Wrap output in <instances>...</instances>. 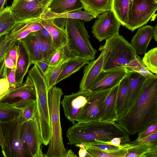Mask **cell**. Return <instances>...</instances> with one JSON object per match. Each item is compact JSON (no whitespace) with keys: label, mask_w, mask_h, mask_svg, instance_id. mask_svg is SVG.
<instances>
[{"label":"cell","mask_w":157,"mask_h":157,"mask_svg":"<svg viewBox=\"0 0 157 157\" xmlns=\"http://www.w3.org/2000/svg\"><path fill=\"white\" fill-rule=\"evenodd\" d=\"M40 22L48 32L53 44L57 49L67 45V36L65 29L56 25L53 18L40 19Z\"/></svg>","instance_id":"cell-20"},{"label":"cell","mask_w":157,"mask_h":157,"mask_svg":"<svg viewBox=\"0 0 157 157\" xmlns=\"http://www.w3.org/2000/svg\"><path fill=\"white\" fill-rule=\"evenodd\" d=\"M128 72L119 84L116 107L118 114L123 106L126 97L129 81Z\"/></svg>","instance_id":"cell-36"},{"label":"cell","mask_w":157,"mask_h":157,"mask_svg":"<svg viewBox=\"0 0 157 157\" xmlns=\"http://www.w3.org/2000/svg\"><path fill=\"white\" fill-rule=\"evenodd\" d=\"M4 59L6 67L10 69L16 67L13 61L6 53L4 56Z\"/></svg>","instance_id":"cell-49"},{"label":"cell","mask_w":157,"mask_h":157,"mask_svg":"<svg viewBox=\"0 0 157 157\" xmlns=\"http://www.w3.org/2000/svg\"><path fill=\"white\" fill-rule=\"evenodd\" d=\"M125 157H157V141L130 145Z\"/></svg>","instance_id":"cell-23"},{"label":"cell","mask_w":157,"mask_h":157,"mask_svg":"<svg viewBox=\"0 0 157 157\" xmlns=\"http://www.w3.org/2000/svg\"><path fill=\"white\" fill-rule=\"evenodd\" d=\"M78 155L79 157H90L85 146L80 147L78 151Z\"/></svg>","instance_id":"cell-51"},{"label":"cell","mask_w":157,"mask_h":157,"mask_svg":"<svg viewBox=\"0 0 157 157\" xmlns=\"http://www.w3.org/2000/svg\"><path fill=\"white\" fill-rule=\"evenodd\" d=\"M24 121L21 113L12 121L1 122L3 138L2 152L4 157H29L24 149L21 136Z\"/></svg>","instance_id":"cell-7"},{"label":"cell","mask_w":157,"mask_h":157,"mask_svg":"<svg viewBox=\"0 0 157 157\" xmlns=\"http://www.w3.org/2000/svg\"><path fill=\"white\" fill-rule=\"evenodd\" d=\"M157 141V131L147 136L127 143L130 145L144 144L152 142Z\"/></svg>","instance_id":"cell-43"},{"label":"cell","mask_w":157,"mask_h":157,"mask_svg":"<svg viewBox=\"0 0 157 157\" xmlns=\"http://www.w3.org/2000/svg\"><path fill=\"white\" fill-rule=\"evenodd\" d=\"M153 27L146 25L139 29L132 37L131 44L137 54L142 55L146 52L153 38Z\"/></svg>","instance_id":"cell-18"},{"label":"cell","mask_w":157,"mask_h":157,"mask_svg":"<svg viewBox=\"0 0 157 157\" xmlns=\"http://www.w3.org/2000/svg\"><path fill=\"white\" fill-rule=\"evenodd\" d=\"M76 56H78L71 52L66 45L56 50L50 58L49 64L50 67L55 66L66 59Z\"/></svg>","instance_id":"cell-37"},{"label":"cell","mask_w":157,"mask_h":157,"mask_svg":"<svg viewBox=\"0 0 157 157\" xmlns=\"http://www.w3.org/2000/svg\"><path fill=\"white\" fill-rule=\"evenodd\" d=\"M100 51L101 53L99 57L96 60L90 61L85 66L83 76L79 84L80 90L87 91L94 84L102 71L105 52L103 50Z\"/></svg>","instance_id":"cell-16"},{"label":"cell","mask_w":157,"mask_h":157,"mask_svg":"<svg viewBox=\"0 0 157 157\" xmlns=\"http://www.w3.org/2000/svg\"><path fill=\"white\" fill-rule=\"evenodd\" d=\"M21 136L23 147L29 157H45L37 118L22 123Z\"/></svg>","instance_id":"cell-9"},{"label":"cell","mask_w":157,"mask_h":157,"mask_svg":"<svg viewBox=\"0 0 157 157\" xmlns=\"http://www.w3.org/2000/svg\"><path fill=\"white\" fill-rule=\"evenodd\" d=\"M61 18L77 19L88 22L94 18V17L91 13L82 10L72 12L57 13L45 10L40 17V19H44Z\"/></svg>","instance_id":"cell-27"},{"label":"cell","mask_w":157,"mask_h":157,"mask_svg":"<svg viewBox=\"0 0 157 157\" xmlns=\"http://www.w3.org/2000/svg\"><path fill=\"white\" fill-rule=\"evenodd\" d=\"M33 82L36 94L37 116L43 144L47 146L51 134L48 94L49 88L44 77L36 64L29 71L28 76Z\"/></svg>","instance_id":"cell-3"},{"label":"cell","mask_w":157,"mask_h":157,"mask_svg":"<svg viewBox=\"0 0 157 157\" xmlns=\"http://www.w3.org/2000/svg\"><path fill=\"white\" fill-rule=\"evenodd\" d=\"M16 67L10 69L6 67V74L8 81L11 88L17 85L15 79Z\"/></svg>","instance_id":"cell-44"},{"label":"cell","mask_w":157,"mask_h":157,"mask_svg":"<svg viewBox=\"0 0 157 157\" xmlns=\"http://www.w3.org/2000/svg\"><path fill=\"white\" fill-rule=\"evenodd\" d=\"M142 60L153 74H157V48L155 47L144 53Z\"/></svg>","instance_id":"cell-39"},{"label":"cell","mask_w":157,"mask_h":157,"mask_svg":"<svg viewBox=\"0 0 157 157\" xmlns=\"http://www.w3.org/2000/svg\"><path fill=\"white\" fill-rule=\"evenodd\" d=\"M40 19L17 23L7 34V36L11 40L14 36L23 32L26 31L30 33L40 30L44 27L40 22Z\"/></svg>","instance_id":"cell-29"},{"label":"cell","mask_w":157,"mask_h":157,"mask_svg":"<svg viewBox=\"0 0 157 157\" xmlns=\"http://www.w3.org/2000/svg\"><path fill=\"white\" fill-rule=\"evenodd\" d=\"M5 66L4 58L0 61V78L2 77Z\"/></svg>","instance_id":"cell-52"},{"label":"cell","mask_w":157,"mask_h":157,"mask_svg":"<svg viewBox=\"0 0 157 157\" xmlns=\"http://www.w3.org/2000/svg\"><path fill=\"white\" fill-rule=\"evenodd\" d=\"M4 35V36H0V44L3 37V36Z\"/></svg>","instance_id":"cell-58"},{"label":"cell","mask_w":157,"mask_h":157,"mask_svg":"<svg viewBox=\"0 0 157 157\" xmlns=\"http://www.w3.org/2000/svg\"><path fill=\"white\" fill-rule=\"evenodd\" d=\"M101 50L105 52L103 71L126 68L138 56L131 44L119 33L105 40V44L99 48Z\"/></svg>","instance_id":"cell-5"},{"label":"cell","mask_w":157,"mask_h":157,"mask_svg":"<svg viewBox=\"0 0 157 157\" xmlns=\"http://www.w3.org/2000/svg\"><path fill=\"white\" fill-rule=\"evenodd\" d=\"M6 1L7 0H0V12L4 9Z\"/></svg>","instance_id":"cell-57"},{"label":"cell","mask_w":157,"mask_h":157,"mask_svg":"<svg viewBox=\"0 0 157 157\" xmlns=\"http://www.w3.org/2000/svg\"><path fill=\"white\" fill-rule=\"evenodd\" d=\"M157 42V25L153 28V38Z\"/></svg>","instance_id":"cell-54"},{"label":"cell","mask_w":157,"mask_h":157,"mask_svg":"<svg viewBox=\"0 0 157 157\" xmlns=\"http://www.w3.org/2000/svg\"><path fill=\"white\" fill-rule=\"evenodd\" d=\"M50 0H39V1L40 3L43 6L45 10Z\"/></svg>","instance_id":"cell-53"},{"label":"cell","mask_w":157,"mask_h":157,"mask_svg":"<svg viewBox=\"0 0 157 157\" xmlns=\"http://www.w3.org/2000/svg\"><path fill=\"white\" fill-rule=\"evenodd\" d=\"M126 97L118 116L125 112L131 106L141 91L146 78L136 72L130 70Z\"/></svg>","instance_id":"cell-17"},{"label":"cell","mask_w":157,"mask_h":157,"mask_svg":"<svg viewBox=\"0 0 157 157\" xmlns=\"http://www.w3.org/2000/svg\"><path fill=\"white\" fill-rule=\"evenodd\" d=\"M17 57L15 71V79L17 85L22 83L24 77L32 64L28 53L20 40L17 42Z\"/></svg>","instance_id":"cell-19"},{"label":"cell","mask_w":157,"mask_h":157,"mask_svg":"<svg viewBox=\"0 0 157 157\" xmlns=\"http://www.w3.org/2000/svg\"><path fill=\"white\" fill-rule=\"evenodd\" d=\"M19 40L21 41L27 50L32 64L43 60L39 36L37 31L31 33Z\"/></svg>","instance_id":"cell-22"},{"label":"cell","mask_w":157,"mask_h":157,"mask_svg":"<svg viewBox=\"0 0 157 157\" xmlns=\"http://www.w3.org/2000/svg\"><path fill=\"white\" fill-rule=\"evenodd\" d=\"M39 36L43 60L49 64L50 58L57 49L55 47L52 39Z\"/></svg>","instance_id":"cell-38"},{"label":"cell","mask_w":157,"mask_h":157,"mask_svg":"<svg viewBox=\"0 0 157 157\" xmlns=\"http://www.w3.org/2000/svg\"><path fill=\"white\" fill-rule=\"evenodd\" d=\"M127 144L124 147L115 150H102L86 147L90 157H125L127 153Z\"/></svg>","instance_id":"cell-32"},{"label":"cell","mask_w":157,"mask_h":157,"mask_svg":"<svg viewBox=\"0 0 157 157\" xmlns=\"http://www.w3.org/2000/svg\"><path fill=\"white\" fill-rule=\"evenodd\" d=\"M102 141L104 143L117 147L119 148L123 147L124 146V144H121V139L118 137L114 138L111 140L107 141Z\"/></svg>","instance_id":"cell-48"},{"label":"cell","mask_w":157,"mask_h":157,"mask_svg":"<svg viewBox=\"0 0 157 157\" xmlns=\"http://www.w3.org/2000/svg\"><path fill=\"white\" fill-rule=\"evenodd\" d=\"M10 7L17 23L40 19L45 10L39 0H13Z\"/></svg>","instance_id":"cell-12"},{"label":"cell","mask_w":157,"mask_h":157,"mask_svg":"<svg viewBox=\"0 0 157 157\" xmlns=\"http://www.w3.org/2000/svg\"><path fill=\"white\" fill-rule=\"evenodd\" d=\"M10 104L22 110V115L25 121L37 118L36 100H24Z\"/></svg>","instance_id":"cell-31"},{"label":"cell","mask_w":157,"mask_h":157,"mask_svg":"<svg viewBox=\"0 0 157 157\" xmlns=\"http://www.w3.org/2000/svg\"><path fill=\"white\" fill-rule=\"evenodd\" d=\"M40 36L49 39H52L48 31L44 27L37 31Z\"/></svg>","instance_id":"cell-50"},{"label":"cell","mask_w":157,"mask_h":157,"mask_svg":"<svg viewBox=\"0 0 157 157\" xmlns=\"http://www.w3.org/2000/svg\"><path fill=\"white\" fill-rule=\"evenodd\" d=\"M83 22L79 19H66L64 28L67 36V46L69 50L76 56L93 60L97 50L90 43Z\"/></svg>","instance_id":"cell-6"},{"label":"cell","mask_w":157,"mask_h":157,"mask_svg":"<svg viewBox=\"0 0 157 157\" xmlns=\"http://www.w3.org/2000/svg\"><path fill=\"white\" fill-rule=\"evenodd\" d=\"M16 41L11 40L7 34L4 36L0 44V61Z\"/></svg>","instance_id":"cell-41"},{"label":"cell","mask_w":157,"mask_h":157,"mask_svg":"<svg viewBox=\"0 0 157 157\" xmlns=\"http://www.w3.org/2000/svg\"><path fill=\"white\" fill-rule=\"evenodd\" d=\"M36 99V94L33 82L27 76L25 81L10 88L7 93L0 98V103L13 104L24 100Z\"/></svg>","instance_id":"cell-14"},{"label":"cell","mask_w":157,"mask_h":157,"mask_svg":"<svg viewBox=\"0 0 157 157\" xmlns=\"http://www.w3.org/2000/svg\"><path fill=\"white\" fill-rule=\"evenodd\" d=\"M130 70L125 67L102 70L93 85L87 91L112 88L120 83Z\"/></svg>","instance_id":"cell-15"},{"label":"cell","mask_w":157,"mask_h":157,"mask_svg":"<svg viewBox=\"0 0 157 157\" xmlns=\"http://www.w3.org/2000/svg\"><path fill=\"white\" fill-rule=\"evenodd\" d=\"M36 64L43 76L47 72L50 67L49 64L44 61H40L36 62Z\"/></svg>","instance_id":"cell-47"},{"label":"cell","mask_w":157,"mask_h":157,"mask_svg":"<svg viewBox=\"0 0 157 157\" xmlns=\"http://www.w3.org/2000/svg\"><path fill=\"white\" fill-rule=\"evenodd\" d=\"M88 101V91L79 90L76 93L64 95L60 101L65 116L73 124L76 123L77 117Z\"/></svg>","instance_id":"cell-13"},{"label":"cell","mask_w":157,"mask_h":157,"mask_svg":"<svg viewBox=\"0 0 157 157\" xmlns=\"http://www.w3.org/2000/svg\"><path fill=\"white\" fill-rule=\"evenodd\" d=\"M90 61L89 59L78 56L70 59L65 65L58 77L56 84L69 77L72 74L80 70Z\"/></svg>","instance_id":"cell-25"},{"label":"cell","mask_w":157,"mask_h":157,"mask_svg":"<svg viewBox=\"0 0 157 157\" xmlns=\"http://www.w3.org/2000/svg\"><path fill=\"white\" fill-rule=\"evenodd\" d=\"M112 88L88 91L87 103L77 117L76 121L100 119L104 102Z\"/></svg>","instance_id":"cell-11"},{"label":"cell","mask_w":157,"mask_h":157,"mask_svg":"<svg viewBox=\"0 0 157 157\" xmlns=\"http://www.w3.org/2000/svg\"><path fill=\"white\" fill-rule=\"evenodd\" d=\"M116 122L129 136L157 123V77L146 78L138 96Z\"/></svg>","instance_id":"cell-1"},{"label":"cell","mask_w":157,"mask_h":157,"mask_svg":"<svg viewBox=\"0 0 157 157\" xmlns=\"http://www.w3.org/2000/svg\"><path fill=\"white\" fill-rule=\"evenodd\" d=\"M132 0H112L111 11L121 25L125 26L127 21Z\"/></svg>","instance_id":"cell-28"},{"label":"cell","mask_w":157,"mask_h":157,"mask_svg":"<svg viewBox=\"0 0 157 157\" xmlns=\"http://www.w3.org/2000/svg\"><path fill=\"white\" fill-rule=\"evenodd\" d=\"M156 131H157V123L149 126L144 131L138 134V138L137 139H140L147 136Z\"/></svg>","instance_id":"cell-46"},{"label":"cell","mask_w":157,"mask_h":157,"mask_svg":"<svg viewBox=\"0 0 157 157\" xmlns=\"http://www.w3.org/2000/svg\"><path fill=\"white\" fill-rule=\"evenodd\" d=\"M22 110L12 104L0 103V121L8 122L19 116Z\"/></svg>","instance_id":"cell-33"},{"label":"cell","mask_w":157,"mask_h":157,"mask_svg":"<svg viewBox=\"0 0 157 157\" xmlns=\"http://www.w3.org/2000/svg\"><path fill=\"white\" fill-rule=\"evenodd\" d=\"M119 83L112 88L106 98L102 107L101 120L116 121L118 117L116 107Z\"/></svg>","instance_id":"cell-21"},{"label":"cell","mask_w":157,"mask_h":157,"mask_svg":"<svg viewBox=\"0 0 157 157\" xmlns=\"http://www.w3.org/2000/svg\"><path fill=\"white\" fill-rule=\"evenodd\" d=\"M77 157V156L71 149H69L67 152L66 157Z\"/></svg>","instance_id":"cell-55"},{"label":"cell","mask_w":157,"mask_h":157,"mask_svg":"<svg viewBox=\"0 0 157 157\" xmlns=\"http://www.w3.org/2000/svg\"><path fill=\"white\" fill-rule=\"evenodd\" d=\"M157 9V0H132L125 27L133 31L146 24Z\"/></svg>","instance_id":"cell-8"},{"label":"cell","mask_w":157,"mask_h":157,"mask_svg":"<svg viewBox=\"0 0 157 157\" xmlns=\"http://www.w3.org/2000/svg\"><path fill=\"white\" fill-rule=\"evenodd\" d=\"M69 143L75 145L95 140L109 141L115 137L121 139V144L130 141L129 135L115 121L100 119L77 122L67 130Z\"/></svg>","instance_id":"cell-2"},{"label":"cell","mask_w":157,"mask_h":157,"mask_svg":"<svg viewBox=\"0 0 157 157\" xmlns=\"http://www.w3.org/2000/svg\"><path fill=\"white\" fill-rule=\"evenodd\" d=\"M17 41L16 40L6 53L13 61L16 67L17 57Z\"/></svg>","instance_id":"cell-45"},{"label":"cell","mask_w":157,"mask_h":157,"mask_svg":"<svg viewBox=\"0 0 157 157\" xmlns=\"http://www.w3.org/2000/svg\"><path fill=\"white\" fill-rule=\"evenodd\" d=\"M3 141V138L2 126L0 121V145L2 147Z\"/></svg>","instance_id":"cell-56"},{"label":"cell","mask_w":157,"mask_h":157,"mask_svg":"<svg viewBox=\"0 0 157 157\" xmlns=\"http://www.w3.org/2000/svg\"><path fill=\"white\" fill-rule=\"evenodd\" d=\"M71 58H68L63 60L55 66H50L47 72L43 76L49 89L55 86L56 85V80L65 63Z\"/></svg>","instance_id":"cell-35"},{"label":"cell","mask_w":157,"mask_h":157,"mask_svg":"<svg viewBox=\"0 0 157 157\" xmlns=\"http://www.w3.org/2000/svg\"><path fill=\"white\" fill-rule=\"evenodd\" d=\"M63 94L61 89L54 86L49 89L48 101L51 128V138L46 157H66L67 151L63 141L61 127L60 105Z\"/></svg>","instance_id":"cell-4"},{"label":"cell","mask_w":157,"mask_h":157,"mask_svg":"<svg viewBox=\"0 0 157 157\" xmlns=\"http://www.w3.org/2000/svg\"><path fill=\"white\" fill-rule=\"evenodd\" d=\"M17 23L10 6H7L0 12V36L8 34Z\"/></svg>","instance_id":"cell-30"},{"label":"cell","mask_w":157,"mask_h":157,"mask_svg":"<svg viewBox=\"0 0 157 157\" xmlns=\"http://www.w3.org/2000/svg\"><path fill=\"white\" fill-rule=\"evenodd\" d=\"M10 88L7 78L6 67L5 66L2 76L0 78V98L6 94Z\"/></svg>","instance_id":"cell-42"},{"label":"cell","mask_w":157,"mask_h":157,"mask_svg":"<svg viewBox=\"0 0 157 157\" xmlns=\"http://www.w3.org/2000/svg\"><path fill=\"white\" fill-rule=\"evenodd\" d=\"M126 68L130 70L137 72L146 78L157 77V74L154 75L148 69L141 57L138 55L136 59L126 66Z\"/></svg>","instance_id":"cell-34"},{"label":"cell","mask_w":157,"mask_h":157,"mask_svg":"<svg viewBox=\"0 0 157 157\" xmlns=\"http://www.w3.org/2000/svg\"><path fill=\"white\" fill-rule=\"evenodd\" d=\"M84 145L85 147L94 148L102 150H115L120 148L118 147L110 145L99 140H95L90 142L85 143Z\"/></svg>","instance_id":"cell-40"},{"label":"cell","mask_w":157,"mask_h":157,"mask_svg":"<svg viewBox=\"0 0 157 157\" xmlns=\"http://www.w3.org/2000/svg\"><path fill=\"white\" fill-rule=\"evenodd\" d=\"M112 0H80L82 9L97 18L99 14L111 10Z\"/></svg>","instance_id":"cell-26"},{"label":"cell","mask_w":157,"mask_h":157,"mask_svg":"<svg viewBox=\"0 0 157 157\" xmlns=\"http://www.w3.org/2000/svg\"><path fill=\"white\" fill-rule=\"evenodd\" d=\"M97 17L92 29L94 36L99 42L109 39L119 33L121 24L112 11H105Z\"/></svg>","instance_id":"cell-10"},{"label":"cell","mask_w":157,"mask_h":157,"mask_svg":"<svg viewBox=\"0 0 157 157\" xmlns=\"http://www.w3.org/2000/svg\"><path fill=\"white\" fill-rule=\"evenodd\" d=\"M82 9L80 0H51L45 10L55 13H64Z\"/></svg>","instance_id":"cell-24"}]
</instances>
